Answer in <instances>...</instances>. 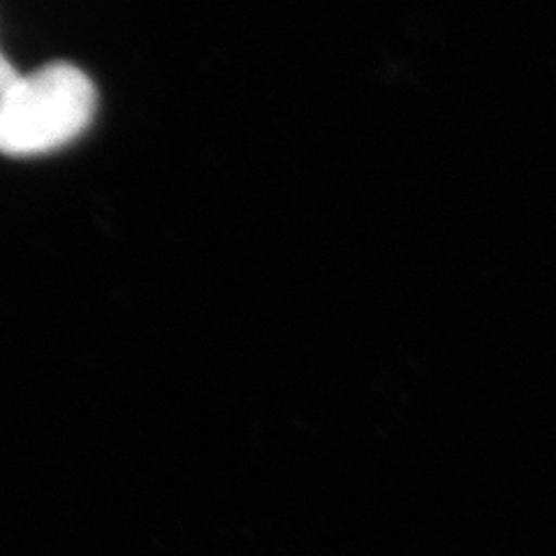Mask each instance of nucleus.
I'll return each mask as SVG.
<instances>
[{
    "label": "nucleus",
    "mask_w": 556,
    "mask_h": 556,
    "mask_svg": "<svg viewBox=\"0 0 556 556\" xmlns=\"http://www.w3.org/2000/svg\"><path fill=\"white\" fill-rule=\"evenodd\" d=\"M16 79H20V73H16L14 65L3 54V49H0V96H3Z\"/></svg>",
    "instance_id": "obj_2"
},
{
    "label": "nucleus",
    "mask_w": 556,
    "mask_h": 556,
    "mask_svg": "<svg viewBox=\"0 0 556 556\" xmlns=\"http://www.w3.org/2000/svg\"><path fill=\"white\" fill-rule=\"evenodd\" d=\"M96 108V86L77 65L51 63L20 75L0 96V153L35 159L73 144Z\"/></svg>",
    "instance_id": "obj_1"
}]
</instances>
